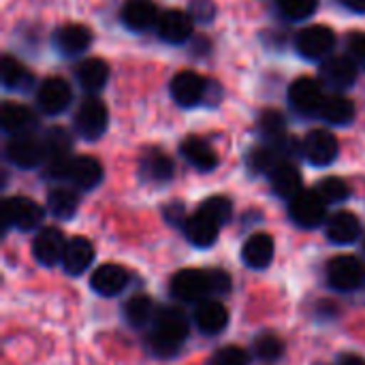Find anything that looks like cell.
<instances>
[{"instance_id": "e0dca14e", "label": "cell", "mask_w": 365, "mask_h": 365, "mask_svg": "<svg viewBox=\"0 0 365 365\" xmlns=\"http://www.w3.org/2000/svg\"><path fill=\"white\" fill-rule=\"evenodd\" d=\"M53 43L64 56H79L92 45V30L83 24H64L56 30Z\"/></svg>"}, {"instance_id": "8d00e7d4", "label": "cell", "mask_w": 365, "mask_h": 365, "mask_svg": "<svg viewBox=\"0 0 365 365\" xmlns=\"http://www.w3.org/2000/svg\"><path fill=\"white\" fill-rule=\"evenodd\" d=\"M197 212L222 227V225H227V222L231 220V216H233V203H231L227 197H222V195H214V197L205 199V201L199 205Z\"/></svg>"}, {"instance_id": "4316f807", "label": "cell", "mask_w": 365, "mask_h": 365, "mask_svg": "<svg viewBox=\"0 0 365 365\" xmlns=\"http://www.w3.org/2000/svg\"><path fill=\"white\" fill-rule=\"evenodd\" d=\"M0 79L6 90L13 92H28L34 86V75L13 56L4 53L0 60Z\"/></svg>"}, {"instance_id": "ab89813d", "label": "cell", "mask_w": 365, "mask_h": 365, "mask_svg": "<svg viewBox=\"0 0 365 365\" xmlns=\"http://www.w3.org/2000/svg\"><path fill=\"white\" fill-rule=\"evenodd\" d=\"M319 6V0H278V11L291 19V21H302L314 15Z\"/></svg>"}, {"instance_id": "83f0119b", "label": "cell", "mask_w": 365, "mask_h": 365, "mask_svg": "<svg viewBox=\"0 0 365 365\" xmlns=\"http://www.w3.org/2000/svg\"><path fill=\"white\" fill-rule=\"evenodd\" d=\"M180 152L186 158V163H190L199 171H212L218 165V154L201 137H188V139H184L182 145H180Z\"/></svg>"}, {"instance_id": "44dd1931", "label": "cell", "mask_w": 365, "mask_h": 365, "mask_svg": "<svg viewBox=\"0 0 365 365\" xmlns=\"http://www.w3.org/2000/svg\"><path fill=\"white\" fill-rule=\"evenodd\" d=\"M195 323L203 334L216 336L229 325V310L222 302L218 299H205L197 306L195 312Z\"/></svg>"}, {"instance_id": "8fae6325", "label": "cell", "mask_w": 365, "mask_h": 365, "mask_svg": "<svg viewBox=\"0 0 365 365\" xmlns=\"http://www.w3.org/2000/svg\"><path fill=\"white\" fill-rule=\"evenodd\" d=\"M43 207L28 197H11L2 205V216L6 227H15L19 231L36 229L43 220Z\"/></svg>"}, {"instance_id": "5bb4252c", "label": "cell", "mask_w": 365, "mask_h": 365, "mask_svg": "<svg viewBox=\"0 0 365 365\" xmlns=\"http://www.w3.org/2000/svg\"><path fill=\"white\" fill-rule=\"evenodd\" d=\"M319 73H321V81L327 88L342 92V90H349L357 81L359 68L346 56H329L321 62Z\"/></svg>"}, {"instance_id": "277c9868", "label": "cell", "mask_w": 365, "mask_h": 365, "mask_svg": "<svg viewBox=\"0 0 365 365\" xmlns=\"http://www.w3.org/2000/svg\"><path fill=\"white\" fill-rule=\"evenodd\" d=\"M334 47H336V32L323 24L306 26L295 36L297 53L308 58V60H321L323 62L325 58L331 56Z\"/></svg>"}, {"instance_id": "e575fe53", "label": "cell", "mask_w": 365, "mask_h": 365, "mask_svg": "<svg viewBox=\"0 0 365 365\" xmlns=\"http://www.w3.org/2000/svg\"><path fill=\"white\" fill-rule=\"evenodd\" d=\"M284 355V342L276 334H263L255 340V357L265 365H274Z\"/></svg>"}, {"instance_id": "7a4b0ae2", "label": "cell", "mask_w": 365, "mask_h": 365, "mask_svg": "<svg viewBox=\"0 0 365 365\" xmlns=\"http://www.w3.org/2000/svg\"><path fill=\"white\" fill-rule=\"evenodd\" d=\"M73 124H75V130L79 137H83L88 141H96L105 135V130L109 126V109L101 98L88 96L77 107Z\"/></svg>"}, {"instance_id": "d6a6232c", "label": "cell", "mask_w": 365, "mask_h": 365, "mask_svg": "<svg viewBox=\"0 0 365 365\" xmlns=\"http://www.w3.org/2000/svg\"><path fill=\"white\" fill-rule=\"evenodd\" d=\"M124 314H126V321L133 327H145L148 323H152L156 319L154 304H152V299L148 295H135V297H130L126 302Z\"/></svg>"}, {"instance_id": "8992f818", "label": "cell", "mask_w": 365, "mask_h": 365, "mask_svg": "<svg viewBox=\"0 0 365 365\" xmlns=\"http://www.w3.org/2000/svg\"><path fill=\"white\" fill-rule=\"evenodd\" d=\"M327 203L314 190H302L295 199H291V218L302 229H317L325 222Z\"/></svg>"}, {"instance_id": "4dcf8cb0", "label": "cell", "mask_w": 365, "mask_h": 365, "mask_svg": "<svg viewBox=\"0 0 365 365\" xmlns=\"http://www.w3.org/2000/svg\"><path fill=\"white\" fill-rule=\"evenodd\" d=\"M319 118H323L327 124H334V126H346L355 120V105L342 92L327 94Z\"/></svg>"}, {"instance_id": "b9f144b4", "label": "cell", "mask_w": 365, "mask_h": 365, "mask_svg": "<svg viewBox=\"0 0 365 365\" xmlns=\"http://www.w3.org/2000/svg\"><path fill=\"white\" fill-rule=\"evenodd\" d=\"M250 364V357L244 349L240 346H225V349H218L210 364L207 365H248Z\"/></svg>"}, {"instance_id": "9a60e30c", "label": "cell", "mask_w": 365, "mask_h": 365, "mask_svg": "<svg viewBox=\"0 0 365 365\" xmlns=\"http://www.w3.org/2000/svg\"><path fill=\"white\" fill-rule=\"evenodd\" d=\"M192 17L188 15V11H180V9H169L165 13H160L158 24H156V34L171 45H182L192 36Z\"/></svg>"}, {"instance_id": "5b68a950", "label": "cell", "mask_w": 365, "mask_h": 365, "mask_svg": "<svg viewBox=\"0 0 365 365\" xmlns=\"http://www.w3.org/2000/svg\"><path fill=\"white\" fill-rule=\"evenodd\" d=\"M6 160L19 169H34L41 163L47 160V148L45 141L41 137H36L34 133H26V135H15L9 139L6 143Z\"/></svg>"}, {"instance_id": "9c48e42d", "label": "cell", "mask_w": 365, "mask_h": 365, "mask_svg": "<svg viewBox=\"0 0 365 365\" xmlns=\"http://www.w3.org/2000/svg\"><path fill=\"white\" fill-rule=\"evenodd\" d=\"M338 152H340V143H338L336 135L329 133V130H325V128L310 130L306 135L304 143H302V154L314 167H327V165H331L338 158Z\"/></svg>"}, {"instance_id": "ee69618b", "label": "cell", "mask_w": 365, "mask_h": 365, "mask_svg": "<svg viewBox=\"0 0 365 365\" xmlns=\"http://www.w3.org/2000/svg\"><path fill=\"white\" fill-rule=\"evenodd\" d=\"M349 11H353V13H359V15H364L365 13V0H340Z\"/></svg>"}, {"instance_id": "bcb514c9", "label": "cell", "mask_w": 365, "mask_h": 365, "mask_svg": "<svg viewBox=\"0 0 365 365\" xmlns=\"http://www.w3.org/2000/svg\"><path fill=\"white\" fill-rule=\"evenodd\" d=\"M364 246H365V240H364Z\"/></svg>"}, {"instance_id": "484cf974", "label": "cell", "mask_w": 365, "mask_h": 365, "mask_svg": "<svg viewBox=\"0 0 365 365\" xmlns=\"http://www.w3.org/2000/svg\"><path fill=\"white\" fill-rule=\"evenodd\" d=\"M173 171H175L173 160L160 150H150L139 160V175L148 182H154V184L169 182L173 178Z\"/></svg>"}, {"instance_id": "f6af8a7d", "label": "cell", "mask_w": 365, "mask_h": 365, "mask_svg": "<svg viewBox=\"0 0 365 365\" xmlns=\"http://www.w3.org/2000/svg\"><path fill=\"white\" fill-rule=\"evenodd\" d=\"M338 365H365V359L359 355H342L338 359Z\"/></svg>"}, {"instance_id": "836d02e7", "label": "cell", "mask_w": 365, "mask_h": 365, "mask_svg": "<svg viewBox=\"0 0 365 365\" xmlns=\"http://www.w3.org/2000/svg\"><path fill=\"white\" fill-rule=\"evenodd\" d=\"M45 148H47V160H56V158H68L71 156V148H73V139L68 135L66 128L62 126H53L47 130V135L43 137Z\"/></svg>"}, {"instance_id": "7402d4cb", "label": "cell", "mask_w": 365, "mask_h": 365, "mask_svg": "<svg viewBox=\"0 0 365 365\" xmlns=\"http://www.w3.org/2000/svg\"><path fill=\"white\" fill-rule=\"evenodd\" d=\"M36 124V118L32 109L19 103H4L0 109V126L6 135H26L32 133V126Z\"/></svg>"}, {"instance_id": "f1b7e54d", "label": "cell", "mask_w": 365, "mask_h": 365, "mask_svg": "<svg viewBox=\"0 0 365 365\" xmlns=\"http://www.w3.org/2000/svg\"><path fill=\"white\" fill-rule=\"evenodd\" d=\"M361 235V222L353 212H338L327 222V237L340 246L357 242Z\"/></svg>"}, {"instance_id": "3957f363", "label": "cell", "mask_w": 365, "mask_h": 365, "mask_svg": "<svg viewBox=\"0 0 365 365\" xmlns=\"http://www.w3.org/2000/svg\"><path fill=\"white\" fill-rule=\"evenodd\" d=\"M171 295L180 302H205L214 293L212 269H182L171 278Z\"/></svg>"}, {"instance_id": "ffe728a7", "label": "cell", "mask_w": 365, "mask_h": 365, "mask_svg": "<svg viewBox=\"0 0 365 365\" xmlns=\"http://www.w3.org/2000/svg\"><path fill=\"white\" fill-rule=\"evenodd\" d=\"M94 261V246L86 237H71L64 248L62 267L71 276H81Z\"/></svg>"}, {"instance_id": "2e32d148", "label": "cell", "mask_w": 365, "mask_h": 365, "mask_svg": "<svg viewBox=\"0 0 365 365\" xmlns=\"http://www.w3.org/2000/svg\"><path fill=\"white\" fill-rule=\"evenodd\" d=\"M158 17L160 13L152 0H126L120 11L122 24L133 32H145L156 28Z\"/></svg>"}, {"instance_id": "d4e9b609", "label": "cell", "mask_w": 365, "mask_h": 365, "mask_svg": "<svg viewBox=\"0 0 365 365\" xmlns=\"http://www.w3.org/2000/svg\"><path fill=\"white\" fill-rule=\"evenodd\" d=\"M75 77L86 92H101L109 81V64L103 58H86L75 68Z\"/></svg>"}, {"instance_id": "7bdbcfd3", "label": "cell", "mask_w": 365, "mask_h": 365, "mask_svg": "<svg viewBox=\"0 0 365 365\" xmlns=\"http://www.w3.org/2000/svg\"><path fill=\"white\" fill-rule=\"evenodd\" d=\"M188 15L192 17V21L210 24L216 17V4L212 0H192L188 6Z\"/></svg>"}, {"instance_id": "603a6c76", "label": "cell", "mask_w": 365, "mask_h": 365, "mask_svg": "<svg viewBox=\"0 0 365 365\" xmlns=\"http://www.w3.org/2000/svg\"><path fill=\"white\" fill-rule=\"evenodd\" d=\"M269 184H272L274 192L282 199H295L304 190L302 188V173L289 160H282L278 167H274V171L269 173Z\"/></svg>"}, {"instance_id": "f35d334b", "label": "cell", "mask_w": 365, "mask_h": 365, "mask_svg": "<svg viewBox=\"0 0 365 365\" xmlns=\"http://www.w3.org/2000/svg\"><path fill=\"white\" fill-rule=\"evenodd\" d=\"M317 192L325 199V203H342L351 197V186L342 178H325L317 184Z\"/></svg>"}, {"instance_id": "d6986e66", "label": "cell", "mask_w": 365, "mask_h": 365, "mask_svg": "<svg viewBox=\"0 0 365 365\" xmlns=\"http://www.w3.org/2000/svg\"><path fill=\"white\" fill-rule=\"evenodd\" d=\"M126 284H128V274L124 267H120L115 263L101 265L90 278V287L101 297H115L126 289Z\"/></svg>"}, {"instance_id": "1f68e13d", "label": "cell", "mask_w": 365, "mask_h": 365, "mask_svg": "<svg viewBox=\"0 0 365 365\" xmlns=\"http://www.w3.org/2000/svg\"><path fill=\"white\" fill-rule=\"evenodd\" d=\"M79 207V195L73 190V188H66V186H58V188H51L49 195H47V210L51 216L60 218V220H68L75 216Z\"/></svg>"}, {"instance_id": "52a82bcc", "label": "cell", "mask_w": 365, "mask_h": 365, "mask_svg": "<svg viewBox=\"0 0 365 365\" xmlns=\"http://www.w3.org/2000/svg\"><path fill=\"white\" fill-rule=\"evenodd\" d=\"M325 92L321 81L312 77H299L289 88V103L302 115H319L325 103Z\"/></svg>"}, {"instance_id": "4fadbf2b", "label": "cell", "mask_w": 365, "mask_h": 365, "mask_svg": "<svg viewBox=\"0 0 365 365\" xmlns=\"http://www.w3.org/2000/svg\"><path fill=\"white\" fill-rule=\"evenodd\" d=\"M64 248H66V240H64L62 231L56 227H43L34 235V242H32V255L45 267H53V265L62 263Z\"/></svg>"}, {"instance_id": "f546056e", "label": "cell", "mask_w": 365, "mask_h": 365, "mask_svg": "<svg viewBox=\"0 0 365 365\" xmlns=\"http://www.w3.org/2000/svg\"><path fill=\"white\" fill-rule=\"evenodd\" d=\"M218 231H220V225H216L214 220L205 218L199 212H195L184 222V235L197 248H210L218 240Z\"/></svg>"}, {"instance_id": "6da1fadb", "label": "cell", "mask_w": 365, "mask_h": 365, "mask_svg": "<svg viewBox=\"0 0 365 365\" xmlns=\"http://www.w3.org/2000/svg\"><path fill=\"white\" fill-rule=\"evenodd\" d=\"M188 338V319L180 308H163L154 319V329L148 338L150 349L158 357L175 355Z\"/></svg>"}, {"instance_id": "ba28073f", "label": "cell", "mask_w": 365, "mask_h": 365, "mask_svg": "<svg viewBox=\"0 0 365 365\" xmlns=\"http://www.w3.org/2000/svg\"><path fill=\"white\" fill-rule=\"evenodd\" d=\"M327 280L329 287L336 291H355L365 280L364 263L353 255L336 257L327 265Z\"/></svg>"}, {"instance_id": "74e56055", "label": "cell", "mask_w": 365, "mask_h": 365, "mask_svg": "<svg viewBox=\"0 0 365 365\" xmlns=\"http://www.w3.org/2000/svg\"><path fill=\"white\" fill-rule=\"evenodd\" d=\"M259 128L269 143H278L287 137V120L278 109H265L259 118Z\"/></svg>"}, {"instance_id": "7c38bea8", "label": "cell", "mask_w": 365, "mask_h": 365, "mask_svg": "<svg viewBox=\"0 0 365 365\" xmlns=\"http://www.w3.org/2000/svg\"><path fill=\"white\" fill-rule=\"evenodd\" d=\"M169 90L180 107H195L207 96V79H203L195 71H180L173 75Z\"/></svg>"}, {"instance_id": "ac0fdd59", "label": "cell", "mask_w": 365, "mask_h": 365, "mask_svg": "<svg viewBox=\"0 0 365 365\" xmlns=\"http://www.w3.org/2000/svg\"><path fill=\"white\" fill-rule=\"evenodd\" d=\"M66 180L79 190H92L103 182V167L94 156H73Z\"/></svg>"}, {"instance_id": "30bf717a", "label": "cell", "mask_w": 365, "mask_h": 365, "mask_svg": "<svg viewBox=\"0 0 365 365\" xmlns=\"http://www.w3.org/2000/svg\"><path fill=\"white\" fill-rule=\"evenodd\" d=\"M73 101L71 83L62 77H47L36 88V105L47 115H58L68 109Z\"/></svg>"}, {"instance_id": "60d3db41", "label": "cell", "mask_w": 365, "mask_h": 365, "mask_svg": "<svg viewBox=\"0 0 365 365\" xmlns=\"http://www.w3.org/2000/svg\"><path fill=\"white\" fill-rule=\"evenodd\" d=\"M344 47H346V58L359 68L365 71V32L364 30H353L346 34L344 38Z\"/></svg>"}, {"instance_id": "cb8c5ba5", "label": "cell", "mask_w": 365, "mask_h": 365, "mask_svg": "<svg viewBox=\"0 0 365 365\" xmlns=\"http://www.w3.org/2000/svg\"><path fill=\"white\" fill-rule=\"evenodd\" d=\"M274 252H276L274 240L267 233H255L246 240V244L242 248V259L248 267L263 269L272 263Z\"/></svg>"}, {"instance_id": "d590c367", "label": "cell", "mask_w": 365, "mask_h": 365, "mask_svg": "<svg viewBox=\"0 0 365 365\" xmlns=\"http://www.w3.org/2000/svg\"><path fill=\"white\" fill-rule=\"evenodd\" d=\"M284 158H282V154L278 152V148L274 145V143H269V145H265V148H257V150H252L250 152V156H248V167L252 169V171H257V173H272L274 171V167H278L280 163H282Z\"/></svg>"}]
</instances>
